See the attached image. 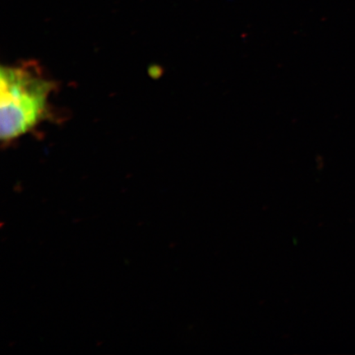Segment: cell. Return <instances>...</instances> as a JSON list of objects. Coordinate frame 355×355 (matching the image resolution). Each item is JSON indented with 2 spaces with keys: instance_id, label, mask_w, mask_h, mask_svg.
Listing matches in <instances>:
<instances>
[{
  "instance_id": "obj_1",
  "label": "cell",
  "mask_w": 355,
  "mask_h": 355,
  "mask_svg": "<svg viewBox=\"0 0 355 355\" xmlns=\"http://www.w3.org/2000/svg\"><path fill=\"white\" fill-rule=\"evenodd\" d=\"M55 84L40 66L26 62L0 70V139L8 144L46 118Z\"/></svg>"
}]
</instances>
